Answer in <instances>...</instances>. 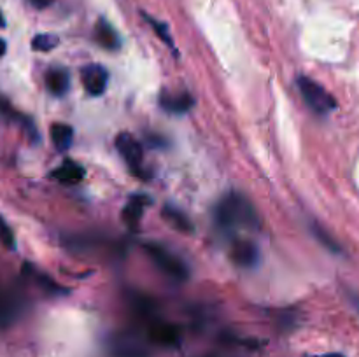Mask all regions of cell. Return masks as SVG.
<instances>
[{
	"instance_id": "obj_9",
	"label": "cell",
	"mask_w": 359,
	"mask_h": 357,
	"mask_svg": "<svg viewBox=\"0 0 359 357\" xmlns=\"http://www.w3.org/2000/svg\"><path fill=\"white\" fill-rule=\"evenodd\" d=\"M95 41L99 42L102 48L109 49V51H118L121 48V37L116 31V28L106 21L104 18H100L99 23L95 24Z\"/></svg>"
},
{
	"instance_id": "obj_7",
	"label": "cell",
	"mask_w": 359,
	"mask_h": 357,
	"mask_svg": "<svg viewBox=\"0 0 359 357\" xmlns=\"http://www.w3.org/2000/svg\"><path fill=\"white\" fill-rule=\"evenodd\" d=\"M113 352L116 357H148V352L134 335H120L113 342Z\"/></svg>"
},
{
	"instance_id": "obj_15",
	"label": "cell",
	"mask_w": 359,
	"mask_h": 357,
	"mask_svg": "<svg viewBox=\"0 0 359 357\" xmlns=\"http://www.w3.org/2000/svg\"><path fill=\"white\" fill-rule=\"evenodd\" d=\"M25 268H27V272H29L30 275L34 276V280H36V282H37V286H41V289H43L44 293L51 294V296H65V294L69 293V289L62 287L60 284L55 282L53 279H50V276L44 275V273L37 272V270L32 268V266L27 265Z\"/></svg>"
},
{
	"instance_id": "obj_11",
	"label": "cell",
	"mask_w": 359,
	"mask_h": 357,
	"mask_svg": "<svg viewBox=\"0 0 359 357\" xmlns=\"http://www.w3.org/2000/svg\"><path fill=\"white\" fill-rule=\"evenodd\" d=\"M46 86L57 97H64L71 88V76L62 66H51L46 72Z\"/></svg>"
},
{
	"instance_id": "obj_22",
	"label": "cell",
	"mask_w": 359,
	"mask_h": 357,
	"mask_svg": "<svg viewBox=\"0 0 359 357\" xmlns=\"http://www.w3.org/2000/svg\"><path fill=\"white\" fill-rule=\"evenodd\" d=\"M8 51V44H6L4 38H0V56H4Z\"/></svg>"
},
{
	"instance_id": "obj_3",
	"label": "cell",
	"mask_w": 359,
	"mask_h": 357,
	"mask_svg": "<svg viewBox=\"0 0 359 357\" xmlns=\"http://www.w3.org/2000/svg\"><path fill=\"white\" fill-rule=\"evenodd\" d=\"M296 84H298V90L300 93H302L305 104L309 105L316 114L326 115L330 114L331 111H335L337 102H335V98L331 97L319 83H316V80L310 79V77L307 76H300Z\"/></svg>"
},
{
	"instance_id": "obj_10",
	"label": "cell",
	"mask_w": 359,
	"mask_h": 357,
	"mask_svg": "<svg viewBox=\"0 0 359 357\" xmlns=\"http://www.w3.org/2000/svg\"><path fill=\"white\" fill-rule=\"evenodd\" d=\"M85 168L81 164H78L76 161L72 160H65L57 170L53 172V177L57 181H60L62 184H67V186H76L85 178Z\"/></svg>"
},
{
	"instance_id": "obj_1",
	"label": "cell",
	"mask_w": 359,
	"mask_h": 357,
	"mask_svg": "<svg viewBox=\"0 0 359 357\" xmlns=\"http://www.w3.org/2000/svg\"><path fill=\"white\" fill-rule=\"evenodd\" d=\"M216 223L221 230L233 233L239 230H260V216L253 203L240 192H228L216 206Z\"/></svg>"
},
{
	"instance_id": "obj_23",
	"label": "cell",
	"mask_w": 359,
	"mask_h": 357,
	"mask_svg": "<svg viewBox=\"0 0 359 357\" xmlns=\"http://www.w3.org/2000/svg\"><path fill=\"white\" fill-rule=\"evenodd\" d=\"M0 27L2 28L6 27V20H4V14H2V10H0Z\"/></svg>"
},
{
	"instance_id": "obj_2",
	"label": "cell",
	"mask_w": 359,
	"mask_h": 357,
	"mask_svg": "<svg viewBox=\"0 0 359 357\" xmlns=\"http://www.w3.org/2000/svg\"><path fill=\"white\" fill-rule=\"evenodd\" d=\"M144 251L149 255V259L155 262L156 268L165 273L167 276L177 280V282H184V280L190 279V268H188L186 262L179 255L174 254L172 251H169L165 245L151 241V244H144Z\"/></svg>"
},
{
	"instance_id": "obj_21",
	"label": "cell",
	"mask_w": 359,
	"mask_h": 357,
	"mask_svg": "<svg viewBox=\"0 0 359 357\" xmlns=\"http://www.w3.org/2000/svg\"><path fill=\"white\" fill-rule=\"evenodd\" d=\"M349 300H351V303H352V307L356 308V310H358V314H359V296L356 293H349Z\"/></svg>"
},
{
	"instance_id": "obj_14",
	"label": "cell",
	"mask_w": 359,
	"mask_h": 357,
	"mask_svg": "<svg viewBox=\"0 0 359 357\" xmlns=\"http://www.w3.org/2000/svg\"><path fill=\"white\" fill-rule=\"evenodd\" d=\"M51 140H53L55 147H57L60 153H65V150L71 149L72 140H74V130L71 128L65 122H55L50 130Z\"/></svg>"
},
{
	"instance_id": "obj_16",
	"label": "cell",
	"mask_w": 359,
	"mask_h": 357,
	"mask_svg": "<svg viewBox=\"0 0 359 357\" xmlns=\"http://www.w3.org/2000/svg\"><path fill=\"white\" fill-rule=\"evenodd\" d=\"M312 233H314V237L317 238V241L323 245V247H326L328 251L333 252V254H342L340 245L333 240V237H331V234L328 233L323 226H319V224H312Z\"/></svg>"
},
{
	"instance_id": "obj_6",
	"label": "cell",
	"mask_w": 359,
	"mask_h": 357,
	"mask_svg": "<svg viewBox=\"0 0 359 357\" xmlns=\"http://www.w3.org/2000/svg\"><path fill=\"white\" fill-rule=\"evenodd\" d=\"M232 255L233 262L242 268H254V266L260 262V251H258V245L251 240H239L233 241L232 245Z\"/></svg>"
},
{
	"instance_id": "obj_19",
	"label": "cell",
	"mask_w": 359,
	"mask_h": 357,
	"mask_svg": "<svg viewBox=\"0 0 359 357\" xmlns=\"http://www.w3.org/2000/svg\"><path fill=\"white\" fill-rule=\"evenodd\" d=\"M144 18H146V21L151 24L153 30L156 31V35H158L163 42H167L169 46H172V37H170V34H169V27H167L165 23H160V21H156L155 18L148 16V14H144Z\"/></svg>"
},
{
	"instance_id": "obj_5",
	"label": "cell",
	"mask_w": 359,
	"mask_h": 357,
	"mask_svg": "<svg viewBox=\"0 0 359 357\" xmlns=\"http://www.w3.org/2000/svg\"><path fill=\"white\" fill-rule=\"evenodd\" d=\"M81 80L85 90L93 97H100L109 84V72L100 63H92L81 70Z\"/></svg>"
},
{
	"instance_id": "obj_17",
	"label": "cell",
	"mask_w": 359,
	"mask_h": 357,
	"mask_svg": "<svg viewBox=\"0 0 359 357\" xmlns=\"http://www.w3.org/2000/svg\"><path fill=\"white\" fill-rule=\"evenodd\" d=\"M57 46H58V37L53 34H39L36 35L32 41V48L41 52L51 51V49L57 48Z\"/></svg>"
},
{
	"instance_id": "obj_20",
	"label": "cell",
	"mask_w": 359,
	"mask_h": 357,
	"mask_svg": "<svg viewBox=\"0 0 359 357\" xmlns=\"http://www.w3.org/2000/svg\"><path fill=\"white\" fill-rule=\"evenodd\" d=\"M30 2H32V6L37 7V9H46V7L51 6L55 0H30Z\"/></svg>"
},
{
	"instance_id": "obj_12",
	"label": "cell",
	"mask_w": 359,
	"mask_h": 357,
	"mask_svg": "<svg viewBox=\"0 0 359 357\" xmlns=\"http://www.w3.org/2000/svg\"><path fill=\"white\" fill-rule=\"evenodd\" d=\"M149 203H151V200H149L148 196H144V195L132 196V198L128 200L127 206L123 209V214H121L125 219V223H127L130 227L137 226V224L141 223L142 214H144L146 206H148Z\"/></svg>"
},
{
	"instance_id": "obj_13",
	"label": "cell",
	"mask_w": 359,
	"mask_h": 357,
	"mask_svg": "<svg viewBox=\"0 0 359 357\" xmlns=\"http://www.w3.org/2000/svg\"><path fill=\"white\" fill-rule=\"evenodd\" d=\"M162 216H163V219H165L169 224H172L176 230L184 231V233H191V231L195 230V226H193V223L190 220V217H188L183 210L177 209V206L165 205L162 210Z\"/></svg>"
},
{
	"instance_id": "obj_18",
	"label": "cell",
	"mask_w": 359,
	"mask_h": 357,
	"mask_svg": "<svg viewBox=\"0 0 359 357\" xmlns=\"http://www.w3.org/2000/svg\"><path fill=\"white\" fill-rule=\"evenodd\" d=\"M0 241H2V244H4V247L9 248V251H15L16 248L15 233H13L11 226H9V224L6 223L2 217H0Z\"/></svg>"
},
{
	"instance_id": "obj_8",
	"label": "cell",
	"mask_w": 359,
	"mask_h": 357,
	"mask_svg": "<svg viewBox=\"0 0 359 357\" xmlns=\"http://www.w3.org/2000/svg\"><path fill=\"white\" fill-rule=\"evenodd\" d=\"M160 105L163 111L170 112V114H186L191 107L195 105L193 97L190 93H169L163 91L160 97Z\"/></svg>"
},
{
	"instance_id": "obj_4",
	"label": "cell",
	"mask_w": 359,
	"mask_h": 357,
	"mask_svg": "<svg viewBox=\"0 0 359 357\" xmlns=\"http://www.w3.org/2000/svg\"><path fill=\"white\" fill-rule=\"evenodd\" d=\"M116 149L120 150L121 158L127 161L128 167H130L135 174H141L144 150H142L141 142H139L132 133L123 132L116 136Z\"/></svg>"
}]
</instances>
